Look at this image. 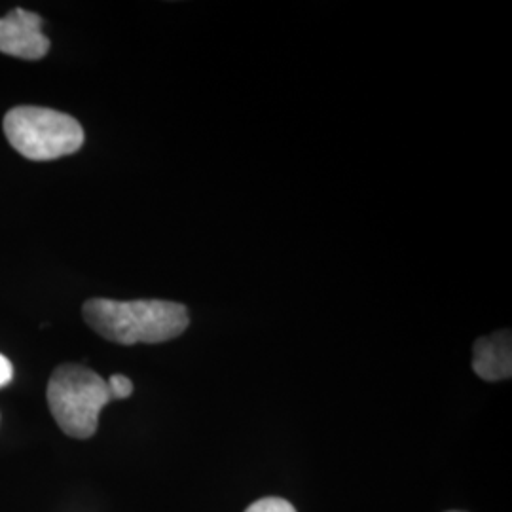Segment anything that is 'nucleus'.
<instances>
[{
  "mask_svg": "<svg viewBox=\"0 0 512 512\" xmlns=\"http://www.w3.org/2000/svg\"><path fill=\"white\" fill-rule=\"evenodd\" d=\"M82 313L90 329L120 346L162 344L181 336L190 325L186 306L167 300L92 298Z\"/></svg>",
  "mask_w": 512,
  "mask_h": 512,
  "instance_id": "obj_1",
  "label": "nucleus"
},
{
  "mask_svg": "<svg viewBox=\"0 0 512 512\" xmlns=\"http://www.w3.org/2000/svg\"><path fill=\"white\" fill-rule=\"evenodd\" d=\"M46 397L59 429L80 440L92 439L99 425V412L112 401L107 382L80 365L57 366Z\"/></svg>",
  "mask_w": 512,
  "mask_h": 512,
  "instance_id": "obj_2",
  "label": "nucleus"
},
{
  "mask_svg": "<svg viewBox=\"0 0 512 512\" xmlns=\"http://www.w3.org/2000/svg\"><path fill=\"white\" fill-rule=\"evenodd\" d=\"M4 135L12 148L33 162L71 156L84 145V129L73 116L42 107H16L4 116Z\"/></svg>",
  "mask_w": 512,
  "mask_h": 512,
  "instance_id": "obj_3",
  "label": "nucleus"
},
{
  "mask_svg": "<svg viewBox=\"0 0 512 512\" xmlns=\"http://www.w3.org/2000/svg\"><path fill=\"white\" fill-rule=\"evenodd\" d=\"M42 18L14 8L6 18L0 19V54L12 55L27 61H37L48 54L50 40L42 33Z\"/></svg>",
  "mask_w": 512,
  "mask_h": 512,
  "instance_id": "obj_4",
  "label": "nucleus"
},
{
  "mask_svg": "<svg viewBox=\"0 0 512 512\" xmlns=\"http://www.w3.org/2000/svg\"><path fill=\"white\" fill-rule=\"evenodd\" d=\"M473 370L486 382L509 380L512 374L511 330L478 338L473 346Z\"/></svg>",
  "mask_w": 512,
  "mask_h": 512,
  "instance_id": "obj_5",
  "label": "nucleus"
},
{
  "mask_svg": "<svg viewBox=\"0 0 512 512\" xmlns=\"http://www.w3.org/2000/svg\"><path fill=\"white\" fill-rule=\"evenodd\" d=\"M245 512H296V509L281 497H266L253 503Z\"/></svg>",
  "mask_w": 512,
  "mask_h": 512,
  "instance_id": "obj_6",
  "label": "nucleus"
},
{
  "mask_svg": "<svg viewBox=\"0 0 512 512\" xmlns=\"http://www.w3.org/2000/svg\"><path fill=\"white\" fill-rule=\"evenodd\" d=\"M107 385H109L112 401L128 399V397H131V393H133V382L124 374H112Z\"/></svg>",
  "mask_w": 512,
  "mask_h": 512,
  "instance_id": "obj_7",
  "label": "nucleus"
},
{
  "mask_svg": "<svg viewBox=\"0 0 512 512\" xmlns=\"http://www.w3.org/2000/svg\"><path fill=\"white\" fill-rule=\"evenodd\" d=\"M12 380H14V366H12L8 357H4L0 353V389L10 384Z\"/></svg>",
  "mask_w": 512,
  "mask_h": 512,
  "instance_id": "obj_8",
  "label": "nucleus"
},
{
  "mask_svg": "<svg viewBox=\"0 0 512 512\" xmlns=\"http://www.w3.org/2000/svg\"><path fill=\"white\" fill-rule=\"evenodd\" d=\"M452 512H459V511H452Z\"/></svg>",
  "mask_w": 512,
  "mask_h": 512,
  "instance_id": "obj_9",
  "label": "nucleus"
}]
</instances>
